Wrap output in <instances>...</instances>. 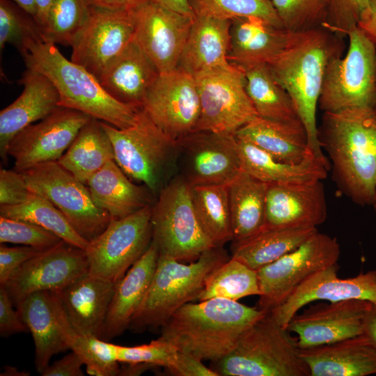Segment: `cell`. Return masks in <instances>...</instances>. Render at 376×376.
<instances>
[{"mask_svg": "<svg viewBox=\"0 0 376 376\" xmlns=\"http://www.w3.org/2000/svg\"><path fill=\"white\" fill-rule=\"evenodd\" d=\"M82 359L71 351L59 360L49 364L41 373L42 376H83Z\"/></svg>", "mask_w": 376, "mask_h": 376, "instance_id": "53", "label": "cell"}, {"mask_svg": "<svg viewBox=\"0 0 376 376\" xmlns=\"http://www.w3.org/2000/svg\"><path fill=\"white\" fill-rule=\"evenodd\" d=\"M229 258L223 246L213 247L188 264L159 255L149 288L129 329L142 331L162 327L182 306L198 299L210 273Z\"/></svg>", "mask_w": 376, "mask_h": 376, "instance_id": "6", "label": "cell"}, {"mask_svg": "<svg viewBox=\"0 0 376 376\" xmlns=\"http://www.w3.org/2000/svg\"><path fill=\"white\" fill-rule=\"evenodd\" d=\"M290 31L256 17L231 20L228 61L237 65L270 63L285 47Z\"/></svg>", "mask_w": 376, "mask_h": 376, "instance_id": "29", "label": "cell"}, {"mask_svg": "<svg viewBox=\"0 0 376 376\" xmlns=\"http://www.w3.org/2000/svg\"><path fill=\"white\" fill-rule=\"evenodd\" d=\"M165 8L175 10L176 12L194 16L187 0H151Z\"/></svg>", "mask_w": 376, "mask_h": 376, "instance_id": "58", "label": "cell"}, {"mask_svg": "<svg viewBox=\"0 0 376 376\" xmlns=\"http://www.w3.org/2000/svg\"><path fill=\"white\" fill-rule=\"evenodd\" d=\"M200 100L196 130L235 134L256 117L241 67L230 63L194 76Z\"/></svg>", "mask_w": 376, "mask_h": 376, "instance_id": "11", "label": "cell"}, {"mask_svg": "<svg viewBox=\"0 0 376 376\" xmlns=\"http://www.w3.org/2000/svg\"><path fill=\"white\" fill-rule=\"evenodd\" d=\"M111 160H114L111 140L102 122L91 118L57 162L77 179L86 184L94 173Z\"/></svg>", "mask_w": 376, "mask_h": 376, "instance_id": "35", "label": "cell"}, {"mask_svg": "<svg viewBox=\"0 0 376 376\" xmlns=\"http://www.w3.org/2000/svg\"><path fill=\"white\" fill-rule=\"evenodd\" d=\"M373 205L374 207L375 212V214H376V195H375V200L373 201Z\"/></svg>", "mask_w": 376, "mask_h": 376, "instance_id": "60", "label": "cell"}, {"mask_svg": "<svg viewBox=\"0 0 376 376\" xmlns=\"http://www.w3.org/2000/svg\"><path fill=\"white\" fill-rule=\"evenodd\" d=\"M363 334L376 348V304H372L363 318Z\"/></svg>", "mask_w": 376, "mask_h": 376, "instance_id": "56", "label": "cell"}, {"mask_svg": "<svg viewBox=\"0 0 376 376\" xmlns=\"http://www.w3.org/2000/svg\"><path fill=\"white\" fill-rule=\"evenodd\" d=\"M159 74L153 62L133 40L99 81L116 100L141 107L148 91Z\"/></svg>", "mask_w": 376, "mask_h": 376, "instance_id": "27", "label": "cell"}, {"mask_svg": "<svg viewBox=\"0 0 376 376\" xmlns=\"http://www.w3.org/2000/svg\"><path fill=\"white\" fill-rule=\"evenodd\" d=\"M134 36V22L129 10L90 7L88 18L71 46L70 60L100 80Z\"/></svg>", "mask_w": 376, "mask_h": 376, "instance_id": "19", "label": "cell"}, {"mask_svg": "<svg viewBox=\"0 0 376 376\" xmlns=\"http://www.w3.org/2000/svg\"><path fill=\"white\" fill-rule=\"evenodd\" d=\"M340 255L336 238L315 233L295 250L257 270L260 295L256 307L269 313L310 276L337 264Z\"/></svg>", "mask_w": 376, "mask_h": 376, "instance_id": "12", "label": "cell"}, {"mask_svg": "<svg viewBox=\"0 0 376 376\" xmlns=\"http://www.w3.org/2000/svg\"><path fill=\"white\" fill-rule=\"evenodd\" d=\"M357 27L376 45V0H369L360 17Z\"/></svg>", "mask_w": 376, "mask_h": 376, "instance_id": "54", "label": "cell"}, {"mask_svg": "<svg viewBox=\"0 0 376 376\" xmlns=\"http://www.w3.org/2000/svg\"><path fill=\"white\" fill-rule=\"evenodd\" d=\"M327 217L322 180L267 184L265 227L317 228Z\"/></svg>", "mask_w": 376, "mask_h": 376, "instance_id": "22", "label": "cell"}, {"mask_svg": "<svg viewBox=\"0 0 376 376\" xmlns=\"http://www.w3.org/2000/svg\"><path fill=\"white\" fill-rule=\"evenodd\" d=\"M372 304L358 299L318 303L295 313L286 329L297 335L301 349L334 343L363 334Z\"/></svg>", "mask_w": 376, "mask_h": 376, "instance_id": "20", "label": "cell"}, {"mask_svg": "<svg viewBox=\"0 0 376 376\" xmlns=\"http://www.w3.org/2000/svg\"><path fill=\"white\" fill-rule=\"evenodd\" d=\"M168 370L178 376H219L212 368L206 366L203 360L180 352H178L174 363Z\"/></svg>", "mask_w": 376, "mask_h": 376, "instance_id": "52", "label": "cell"}, {"mask_svg": "<svg viewBox=\"0 0 376 376\" xmlns=\"http://www.w3.org/2000/svg\"><path fill=\"white\" fill-rule=\"evenodd\" d=\"M157 198L152 205L151 224L159 255L192 262L215 247L200 224L190 185L182 176L173 178Z\"/></svg>", "mask_w": 376, "mask_h": 376, "instance_id": "8", "label": "cell"}, {"mask_svg": "<svg viewBox=\"0 0 376 376\" xmlns=\"http://www.w3.org/2000/svg\"><path fill=\"white\" fill-rule=\"evenodd\" d=\"M88 273L85 250L62 241L26 261L1 285L16 306L32 293L61 290Z\"/></svg>", "mask_w": 376, "mask_h": 376, "instance_id": "18", "label": "cell"}, {"mask_svg": "<svg viewBox=\"0 0 376 376\" xmlns=\"http://www.w3.org/2000/svg\"><path fill=\"white\" fill-rule=\"evenodd\" d=\"M260 295L257 271L230 257L210 273L197 300L223 298L237 301Z\"/></svg>", "mask_w": 376, "mask_h": 376, "instance_id": "41", "label": "cell"}, {"mask_svg": "<svg viewBox=\"0 0 376 376\" xmlns=\"http://www.w3.org/2000/svg\"><path fill=\"white\" fill-rule=\"evenodd\" d=\"M115 286L88 273L58 290L66 318L75 330L102 339Z\"/></svg>", "mask_w": 376, "mask_h": 376, "instance_id": "24", "label": "cell"}, {"mask_svg": "<svg viewBox=\"0 0 376 376\" xmlns=\"http://www.w3.org/2000/svg\"><path fill=\"white\" fill-rule=\"evenodd\" d=\"M42 250L28 246H0V285H4L23 263Z\"/></svg>", "mask_w": 376, "mask_h": 376, "instance_id": "50", "label": "cell"}, {"mask_svg": "<svg viewBox=\"0 0 376 376\" xmlns=\"http://www.w3.org/2000/svg\"><path fill=\"white\" fill-rule=\"evenodd\" d=\"M41 34L34 19L22 17L7 0H0V49L10 44L23 49L26 41Z\"/></svg>", "mask_w": 376, "mask_h": 376, "instance_id": "47", "label": "cell"}, {"mask_svg": "<svg viewBox=\"0 0 376 376\" xmlns=\"http://www.w3.org/2000/svg\"><path fill=\"white\" fill-rule=\"evenodd\" d=\"M89 11L86 0H56L40 30L42 38L54 44L72 46L84 28Z\"/></svg>", "mask_w": 376, "mask_h": 376, "instance_id": "42", "label": "cell"}, {"mask_svg": "<svg viewBox=\"0 0 376 376\" xmlns=\"http://www.w3.org/2000/svg\"><path fill=\"white\" fill-rule=\"evenodd\" d=\"M267 184L244 171L228 185L233 243L244 241L265 227Z\"/></svg>", "mask_w": 376, "mask_h": 376, "instance_id": "34", "label": "cell"}, {"mask_svg": "<svg viewBox=\"0 0 376 376\" xmlns=\"http://www.w3.org/2000/svg\"><path fill=\"white\" fill-rule=\"evenodd\" d=\"M16 308L32 335L35 367L41 375L54 355L69 350L58 329L53 292L32 293Z\"/></svg>", "mask_w": 376, "mask_h": 376, "instance_id": "32", "label": "cell"}, {"mask_svg": "<svg viewBox=\"0 0 376 376\" xmlns=\"http://www.w3.org/2000/svg\"><path fill=\"white\" fill-rule=\"evenodd\" d=\"M284 29L300 32L324 28L329 0H271Z\"/></svg>", "mask_w": 376, "mask_h": 376, "instance_id": "44", "label": "cell"}, {"mask_svg": "<svg viewBox=\"0 0 376 376\" xmlns=\"http://www.w3.org/2000/svg\"><path fill=\"white\" fill-rule=\"evenodd\" d=\"M26 13L35 19L36 10L35 0H13Z\"/></svg>", "mask_w": 376, "mask_h": 376, "instance_id": "59", "label": "cell"}, {"mask_svg": "<svg viewBox=\"0 0 376 376\" xmlns=\"http://www.w3.org/2000/svg\"><path fill=\"white\" fill-rule=\"evenodd\" d=\"M91 118L77 110L58 107L40 121L25 127L13 137L8 148V157L14 160L13 169L22 172L58 161Z\"/></svg>", "mask_w": 376, "mask_h": 376, "instance_id": "17", "label": "cell"}, {"mask_svg": "<svg viewBox=\"0 0 376 376\" xmlns=\"http://www.w3.org/2000/svg\"><path fill=\"white\" fill-rule=\"evenodd\" d=\"M265 314L256 306L223 298L189 302L161 327L159 338L178 352L214 362L228 355L243 331Z\"/></svg>", "mask_w": 376, "mask_h": 376, "instance_id": "3", "label": "cell"}, {"mask_svg": "<svg viewBox=\"0 0 376 376\" xmlns=\"http://www.w3.org/2000/svg\"><path fill=\"white\" fill-rule=\"evenodd\" d=\"M200 224L214 246L232 240L228 185L190 186Z\"/></svg>", "mask_w": 376, "mask_h": 376, "instance_id": "39", "label": "cell"}, {"mask_svg": "<svg viewBox=\"0 0 376 376\" xmlns=\"http://www.w3.org/2000/svg\"><path fill=\"white\" fill-rule=\"evenodd\" d=\"M21 173L29 189L49 200L74 230L88 242L102 233L110 223V215L95 203L86 185L57 161L45 162Z\"/></svg>", "mask_w": 376, "mask_h": 376, "instance_id": "10", "label": "cell"}, {"mask_svg": "<svg viewBox=\"0 0 376 376\" xmlns=\"http://www.w3.org/2000/svg\"><path fill=\"white\" fill-rule=\"evenodd\" d=\"M141 108L167 136L178 142L196 130L199 119L200 100L194 77L178 68L160 73Z\"/></svg>", "mask_w": 376, "mask_h": 376, "instance_id": "14", "label": "cell"}, {"mask_svg": "<svg viewBox=\"0 0 376 376\" xmlns=\"http://www.w3.org/2000/svg\"><path fill=\"white\" fill-rule=\"evenodd\" d=\"M142 0H86L89 7L110 10H128Z\"/></svg>", "mask_w": 376, "mask_h": 376, "instance_id": "55", "label": "cell"}, {"mask_svg": "<svg viewBox=\"0 0 376 376\" xmlns=\"http://www.w3.org/2000/svg\"><path fill=\"white\" fill-rule=\"evenodd\" d=\"M338 269L337 263L310 276L282 304L267 314L286 328L295 313L314 301L334 302L358 299L376 304V269L346 279L338 277Z\"/></svg>", "mask_w": 376, "mask_h": 376, "instance_id": "21", "label": "cell"}, {"mask_svg": "<svg viewBox=\"0 0 376 376\" xmlns=\"http://www.w3.org/2000/svg\"><path fill=\"white\" fill-rule=\"evenodd\" d=\"M317 228H267L255 235L233 243L231 258L254 270H258L295 250Z\"/></svg>", "mask_w": 376, "mask_h": 376, "instance_id": "36", "label": "cell"}, {"mask_svg": "<svg viewBox=\"0 0 376 376\" xmlns=\"http://www.w3.org/2000/svg\"><path fill=\"white\" fill-rule=\"evenodd\" d=\"M345 55L329 63L318 106L324 112L376 108V45L357 26Z\"/></svg>", "mask_w": 376, "mask_h": 376, "instance_id": "9", "label": "cell"}, {"mask_svg": "<svg viewBox=\"0 0 376 376\" xmlns=\"http://www.w3.org/2000/svg\"><path fill=\"white\" fill-rule=\"evenodd\" d=\"M13 305L6 288L0 285V334L1 336L6 337L29 331L18 311L14 309Z\"/></svg>", "mask_w": 376, "mask_h": 376, "instance_id": "51", "label": "cell"}, {"mask_svg": "<svg viewBox=\"0 0 376 376\" xmlns=\"http://www.w3.org/2000/svg\"><path fill=\"white\" fill-rule=\"evenodd\" d=\"M21 172L0 170V205H15L24 202L31 194Z\"/></svg>", "mask_w": 376, "mask_h": 376, "instance_id": "49", "label": "cell"}, {"mask_svg": "<svg viewBox=\"0 0 376 376\" xmlns=\"http://www.w3.org/2000/svg\"><path fill=\"white\" fill-rule=\"evenodd\" d=\"M318 138L341 191L361 205L376 195V108L324 112Z\"/></svg>", "mask_w": 376, "mask_h": 376, "instance_id": "2", "label": "cell"}, {"mask_svg": "<svg viewBox=\"0 0 376 376\" xmlns=\"http://www.w3.org/2000/svg\"><path fill=\"white\" fill-rule=\"evenodd\" d=\"M235 135L284 162L298 164L315 157L309 150L307 133L300 120L279 121L257 116Z\"/></svg>", "mask_w": 376, "mask_h": 376, "instance_id": "31", "label": "cell"}, {"mask_svg": "<svg viewBox=\"0 0 376 376\" xmlns=\"http://www.w3.org/2000/svg\"><path fill=\"white\" fill-rule=\"evenodd\" d=\"M134 22V42L160 73L176 69L194 16L142 0L128 9Z\"/></svg>", "mask_w": 376, "mask_h": 376, "instance_id": "15", "label": "cell"}, {"mask_svg": "<svg viewBox=\"0 0 376 376\" xmlns=\"http://www.w3.org/2000/svg\"><path fill=\"white\" fill-rule=\"evenodd\" d=\"M63 240L33 223L0 216V243L15 244L45 250Z\"/></svg>", "mask_w": 376, "mask_h": 376, "instance_id": "45", "label": "cell"}, {"mask_svg": "<svg viewBox=\"0 0 376 376\" xmlns=\"http://www.w3.org/2000/svg\"><path fill=\"white\" fill-rule=\"evenodd\" d=\"M242 169L267 184L306 183L322 180L329 167L313 157L298 164L275 159L255 144L235 136Z\"/></svg>", "mask_w": 376, "mask_h": 376, "instance_id": "33", "label": "cell"}, {"mask_svg": "<svg viewBox=\"0 0 376 376\" xmlns=\"http://www.w3.org/2000/svg\"><path fill=\"white\" fill-rule=\"evenodd\" d=\"M369 0H329V13L324 28L341 36L357 26Z\"/></svg>", "mask_w": 376, "mask_h": 376, "instance_id": "48", "label": "cell"}, {"mask_svg": "<svg viewBox=\"0 0 376 376\" xmlns=\"http://www.w3.org/2000/svg\"><path fill=\"white\" fill-rule=\"evenodd\" d=\"M56 0H35L36 14L34 20L40 31L45 25L49 13Z\"/></svg>", "mask_w": 376, "mask_h": 376, "instance_id": "57", "label": "cell"}, {"mask_svg": "<svg viewBox=\"0 0 376 376\" xmlns=\"http://www.w3.org/2000/svg\"><path fill=\"white\" fill-rule=\"evenodd\" d=\"M177 145L181 176L190 186L229 185L242 171L235 134L196 130Z\"/></svg>", "mask_w": 376, "mask_h": 376, "instance_id": "16", "label": "cell"}, {"mask_svg": "<svg viewBox=\"0 0 376 376\" xmlns=\"http://www.w3.org/2000/svg\"><path fill=\"white\" fill-rule=\"evenodd\" d=\"M19 81L23 85L22 93L0 112V155L3 162L8 159V148L15 135L60 107L58 93L44 75L26 68Z\"/></svg>", "mask_w": 376, "mask_h": 376, "instance_id": "23", "label": "cell"}, {"mask_svg": "<svg viewBox=\"0 0 376 376\" xmlns=\"http://www.w3.org/2000/svg\"><path fill=\"white\" fill-rule=\"evenodd\" d=\"M152 205L120 219H111L85 250L88 274L117 283L152 240Z\"/></svg>", "mask_w": 376, "mask_h": 376, "instance_id": "13", "label": "cell"}, {"mask_svg": "<svg viewBox=\"0 0 376 376\" xmlns=\"http://www.w3.org/2000/svg\"><path fill=\"white\" fill-rule=\"evenodd\" d=\"M114 160L132 180L157 196L171 180L178 159L177 142L167 136L141 107L134 125L119 129L104 122Z\"/></svg>", "mask_w": 376, "mask_h": 376, "instance_id": "7", "label": "cell"}, {"mask_svg": "<svg viewBox=\"0 0 376 376\" xmlns=\"http://www.w3.org/2000/svg\"><path fill=\"white\" fill-rule=\"evenodd\" d=\"M159 252L152 240L149 247L116 284L102 339L109 341L129 329L151 283Z\"/></svg>", "mask_w": 376, "mask_h": 376, "instance_id": "25", "label": "cell"}, {"mask_svg": "<svg viewBox=\"0 0 376 376\" xmlns=\"http://www.w3.org/2000/svg\"><path fill=\"white\" fill-rule=\"evenodd\" d=\"M239 66L244 71L246 90L258 116L279 121L300 120L291 97L267 63Z\"/></svg>", "mask_w": 376, "mask_h": 376, "instance_id": "37", "label": "cell"}, {"mask_svg": "<svg viewBox=\"0 0 376 376\" xmlns=\"http://www.w3.org/2000/svg\"><path fill=\"white\" fill-rule=\"evenodd\" d=\"M194 15L233 20L256 17L283 28L271 0H187Z\"/></svg>", "mask_w": 376, "mask_h": 376, "instance_id": "43", "label": "cell"}, {"mask_svg": "<svg viewBox=\"0 0 376 376\" xmlns=\"http://www.w3.org/2000/svg\"><path fill=\"white\" fill-rule=\"evenodd\" d=\"M343 38L323 27L290 32L284 49L268 64L292 100L311 153L329 168L318 138L316 113L327 65L333 58L342 56Z\"/></svg>", "mask_w": 376, "mask_h": 376, "instance_id": "1", "label": "cell"}, {"mask_svg": "<svg viewBox=\"0 0 376 376\" xmlns=\"http://www.w3.org/2000/svg\"><path fill=\"white\" fill-rule=\"evenodd\" d=\"M0 216L26 221L55 234L65 242L86 250L89 242L72 227L63 213L49 200L31 191L23 203L0 205Z\"/></svg>", "mask_w": 376, "mask_h": 376, "instance_id": "40", "label": "cell"}, {"mask_svg": "<svg viewBox=\"0 0 376 376\" xmlns=\"http://www.w3.org/2000/svg\"><path fill=\"white\" fill-rule=\"evenodd\" d=\"M20 54L26 68L44 75L54 84L60 107L79 111L119 129L136 123L141 107L114 99L97 78L67 59L55 44L45 40L41 34L30 38Z\"/></svg>", "mask_w": 376, "mask_h": 376, "instance_id": "4", "label": "cell"}, {"mask_svg": "<svg viewBox=\"0 0 376 376\" xmlns=\"http://www.w3.org/2000/svg\"><path fill=\"white\" fill-rule=\"evenodd\" d=\"M52 292L58 326L61 336L69 350L82 359L86 367L87 373L93 376L120 375L116 345L75 330L66 318L58 291Z\"/></svg>", "mask_w": 376, "mask_h": 376, "instance_id": "38", "label": "cell"}, {"mask_svg": "<svg viewBox=\"0 0 376 376\" xmlns=\"http://www.w3.org/2000/svg\"><path fill=\"white\" fill-rule=\"evenodd\" d=\"M178 352L173 345L159 338L150 343L133 347L116 345L118 361L130 366H162L168 369L174 363Z\"/></svg>", "mask_w": 376, "mask_h": 376, "instance_id": "46", "label": "cell"}, {"mask_svg": "<svg viewBox=\"0 0 376 376\" xmlns=\"http://www.w3.org/2000/svg\"><path fill=\"white\" fill-rule=\"evenodd\" d=\"M231 20L194 15L178 68L193 76L229 65Z\"/></svg>", "mask_w": 376, "mask_h": 376, "instance_id": "28", "label": "cell"}, {"mask_svg": "<svg viewBox=\"0 0 376 376\" xmlns=\"http://www.w3.org/2000/svg\"><path fill=\"white\" fill-rule=\"evenodd\" d=\"M311 376L376 375V348L363 334L336 342L301 349Z\"/></svg>", "mask_w": 376, "mask_h": 376, "instance_id": "26", "label": "cell"}, {"mask_svg": "<svg viewBox=\"0 0 376 376\" xmlns=\"http://www.w3.org/2000/svg\"><path fill=\"white\" fill-rule=\"evenodd\" d=\"M213 363L219 376H311L297 337L267 313L243 331L228 355Z\"/></svg>", "mask_w": 376, "mask_h": 376, "instance_id": "5", "label": "cell"}, {"mask_svg": "<svg viewBox=\"0 0 376 376\" xmlns=\"http://www.w3.org/2000/svg\"><path fill=\"white\" fill-rule=\"evenodd\" d=\"M95 203L111 219L125 217L152 205L154 196L144 185H136L115 160H111L87 181Z\"/></svg>", "mask_w": 376, "mask_h": 376, "instance_id": "30", "label": "cell"}]
</instances>
